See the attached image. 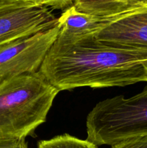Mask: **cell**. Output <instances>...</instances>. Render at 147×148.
<instances>
[{"label": "cell", "instance_id": "cell-9", "mask_svg": "<svg viewBox=\"0 0 147 148\" xmlns=\"http://www.w3.org/2000/svg\"><path fill=\"white\" fill-rule=\"evenodd\" d=\"M38 148H97L86 140H80L68 134L56 136L50 140H41Z\"/></svg>", "mask_w": 147, "mask_h": 148}, {"label": "cell", "instance_id": "cell-2", "mask_svg": "<svg viewBox=\"0 0 147 148\" xmlns=\"http://www.w3.org/2000/svg\"><path fill=\"white\" fill-rule=\"evenodd\" d=\"M59 92L39 72L0 82V143L34 135Z\"/></svg>", "mask_w": 147, "mask_h": 148}, {"label": "cell", "instance_id": "cell-4", "mask_svg": "<svg viewBox=\"0 0 147 148\" xmlns=\"http://www.w3.org/2000/svg\"><path fill=\"white\" fill-rule=\"evenodd\" d=\"M58 24L50 7L26 0H0V49Z\"/></svg>", "mask_w": 147, "mask_h": 148}, {"label": "cell", "instance_id": "cell-11", "mask_svg": "<svg viewBox=\"0 0 147 148\" xmlns=\"http://www.w3.org/2000/svg\"><path fill=\"white\" fill-rule=\"evenodd\" d=\"M37 4L46 6L52 9L66 10L73 4L74 0H26Z\"/></svg>", "mask_w": 147, "mask_h": 148}, {"label": "cell", "instance_id": "cell-7", "mask_svg": "<svg viewBox=\"0 0 147 148\" xmlns=\"http://www.w3.org/2000/svg\"><path fill=\"white\" fill-rule=\"evenodd\" d=\"M147 4V0H74L79 11L102 18H111Z\"/></svg>", "mask_w": 147, "mask_h": 148}, {"label": "cell", "instance_id": "cell-6", "mask_svg": "<svg viewBox=\"0 0 147 148\" xmlns=\"http://www.w3.org/2000/svg\"><path fill=\"white\" fill-rule=\"evenodd\" d=\"M95 36L111 46L147 52V4L108 18Z\"/></svg>", "mask_w": 147, "mask_h": 148}, {"label": "cell", "instance_id": "cell-5", "mask_svg": "<svg viewBox=\"0 0 147 148\" xmlns=\"http://www.w3.org/2000/svg\"><path fill=\"white\" fill-rule=\"evenodd\" d=\"M60 26L14 41L0 49V82L14 77L39 72Z\"/></svg>", "mask_w": 147, "mask_h": 148}, {"label": "cell", "instance_id": "cell-10", "mask_svg": "<svg viewBox=\"0 0 147 148\" xmlns=\"http://www.w3.org/2000/svg\"><path fill=\"white\" fill-rule=\"evenodd\" d=\"M111 147V148H147V134L126 139Z\"/></svg>", "mask_w": 147, "mask_h": 148}, {"label": "cell", "instance_id": "cell-3", "mask_svg": "<svg viewBox=\"0 0 147 148\" xmlns=\"http://www.w3.org/2000/svg\"><path fill=\"white\" fill-rule=\"evenodd\" d=\"M86 140L99 147L112 146L147 134V85L130 98L118 95L95 105L86 121Z\"/></svg>", "mask_w": 147, "mask_h": 148}, {"label": "cell", "instance_id": "cell-13", "mask_svg": "<svg viewBox=\"0 0 147 148\" xmlns=\"http://www.w3.org/2000/svg\"><path fill=\"white\" fill-rule=\"evenodd\" d=\"M144 67L146 71V82H147V61L144 63Z\"/></svg>", "mask_w": 147, "mask_h": 148}, {"label": "cell", "instance_id": "cell-1", "mask_svg": "<svg viewBox=\"0 0 147 148\" xmlns=\"http://www.w3.org/2000/svg\"><path fill=\"white\" fill-rule=\"evenodd\" d=\"M95 34H72L60 29L39 72L59 92L146 82L147 52L105 44Z\"/></svg>", "mask_w": 147, "mask_h": 148}, {"label": "cell", "instance_id": "cell-8", "mask_svg": "<svg viewBox=\"0 0 147 148\" xmlns=\"http://www.w3.org/2000/svg\"><path fill=\"white\" fill-rule=\"evenodd\" d=\"M107 20L79 11L73 5L63 10L58 17L61 30L72 34L96 33Z\"/></svg>", "mask_w": 147, "mask_h": 148}, {"label": "cell", "instance_id": "cell-12", "mask_svg": "<svg viewBox=\"0 0 147 148\" xmlns=\"http://www.w3.org/2000/svg\"><path fill=\"white\" fill-rule=\"evenodd\" d=\"M0 148H27L25 139L0 143Z\"/></svg>", "mask_w": 147, "mask_h": 148}]
</instances>
